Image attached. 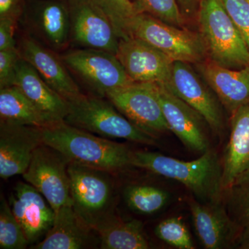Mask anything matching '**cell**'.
<instances>
[{"instance_id":"7c38bea8","label":"cell","mask_w":249,"mask_h":249,"mask_svg":"<svg viewBox=\"0 0 249 249\" xmlns=\"http://www.w3.org/2000/svg\"><path fill=\"white\" fill-rule=\"evenodd\" d=\"M155 85L170 131L190 151L203 155L209 150L211 147L207 132L209 125L203 116L164 85L157 83Z\"/></svg>"},{"instance_id":"d6986e66","label":"cell","mask_w":249,"mask_h":249,"mask_svg":"<svg viewBox=\"0 0 249 249\" xmlns=\"http://www.w3.org/2000/svg\"><path fill=\"white\" fill-rule=\"evenodd\" d=\"M18 49L21 58L29 62L46 83L65 100L68 101L82 93L61 58L52 49L30 36L21 39Z\"/></svg>"},{"instance_id":"484cf974","label":"cell","mask_w":249,"mask_h":249,"mask_svg":"<svg viewBox=\"0 0 249 249\" xmlns=\"http://www.w3.org/2000/svg\"><path fill=\"white\" fill-rule=\"evenodd\" d=\"M107 16L120 39L128 38V29L138 14L132 0H91Z\"/></svg>"},{"instance_id":"4fadbf2b","label":"cell","mask_w":249,"mask_h":249,"mask_svg":"<svg viewBox=\"0 0 249 249\" xmlns=\"http://www.w3.org/2000/svg\"><path fill=\"white\" fill-rule=\"evenodd\" d=\"M116 55L134 83L165 84L169 78L173 60L143 41L120 39Z\"/></svg>"},{"instance_id":"ac0fdd59","label":"cell","mask_w":249,"mask_h":249,"mask_svg":"<svg viewBox=\"0 0 249 249\" xmlns=\"http://www.w3.org/2000/svg\"><path fill=\"white\" fill-rule=\"evenodd\" d=\"M201 78L214 91L231 116L249 103V66L231 69L209 58L196 64Z\"/></svg>"},{"instance_id":"1f68e13d","label":"cell","mask_w":249,"mask_h":249,"mask_svg":"<svg viewBox=\"0 0 249 249\" xmlns=\"http://www.w3.org/2000/svg\"><path fill=\"white\" fill-rule=\"evenodd\" d=\"M20 59L18 48L0 51V89L14 85L18 64Z\"/></svg>"},{"instance_id":"d6a6232c","label":"cell","mask_w":249,"mask_h":249,"mask_svg":"<svg viewBox=\"0 0 249 249\" xmlns=\"http://www.w3.org/2000/svg\"><path fill=\"white\" fill-rule=\"evenodd\" d=\"M18 21L12 18H0V51L17 48L14 36Z\"/></svg>"},{"instance_id":"d590c367","label":"cell","mask_w":249,"mask_h":249,"mask_svg":"<svg viewBox=\"0 0 249 249\" xmlns=\"http://www.w3.org/2000/svg\"><path fill=\"white\" fill-rule=\"evenodd\" d=\"M236 248L249 249V225L242 228V232H241L237 245H236Z\"/></svg>"},{"instance_id":"9a60e30c","label":"cell","mask_w":249,"mask_h":249,"mask_svg":"<svg viewBox=\"0 0 249 249\" xmlns=\"http://www.w3.org/2000/svg\"><path fill=\"white\" fill-rule=\"evenodd\" d=\"M9 203L29 245L43 240L53 227L55 213L40 192L29 183L19 181L14 187Z\"/></svg>"},{"instance_id":"9c48e42d","label":"cell","mask_w":249,"mask_h":249,"mask_svg":"<svg viewBox=\"0 0 249 249\" xmlns=\"http://www.w3.org/2000/svg\"><path fill=\"white\" fill-rule=\"evenodd\" d=\"M161 85L200 114L212 132L222 137L225 130L222 103L191 64L174 62L168 81Z\"/></svg>"},{"instance_id":"52a82bcc","label":"cell","mask_w":249,"mask_h":249,"mask_svg":"<svg viewBox=\"0 0 249 249\" xmlns=\"http://www.w3.org/2000/svg\"><path fill=\"white\" fill-rule=\"evenodd\" d=\"M62 61L96 93L106 97L113 90L134 83L115 53L101 49L83 48L61 55Z\"/></svg>"},{"instance_id":"8d00e7d4","label":"cell","mask_w":249,"mask_h":249,"mask_svg":"<svg viewBox=\"0 0 249 249\" xmlns=\"http://www.w3.org/2000/svg\"><path fill=\"white\" fill-rule=\"evenodd\" d=\"M247 183H249V168L247 169V171L238 178V180L236 181L235 185L247 184ZM235 185H234V186H235Z\"/></svg>"},{"instance_id":"7402d4cb","label":"cell","mask_w":249,"mask_h":249,"mask_svg":"<svg viewBox=\"0 0 249 249\" xmlns=\"http://www.w3.org/2000/svg\"><path fill=\"white\" fill-rule=\"evenodd\" d=\"M93 229L78 215L73 205L62 206L55 213L53 227L34 249H83L92 247Z\"/></svg>"},{"instance_id":"5bb4252c","label":"cell","mask_w":249,"mask_h":249,"mask_svg":"<svg viewBox=\"0 0 249 249\" xmlns=\"http://www.w3.org/2000/svg\"><path fill=\"white\" fill-rule=\"evenodd\" d=\"M188 204L196 234L205 249L236 248L242 227L232 219L222 203L191 199Z\"/></svg>"},{"instance_id":"836d02e7","label":"cell","mask_w":249,"mask_h":249,"mask_svg":"<svg viewBox=\"0 0 249 249\" xmlns=\"http://www.w3.org/2000/svg\"><path fill=\"white\" fill-rule=\"evenodd\" d=\"M24 9V0H0V18H12L18 20Z\"/></svg>"},{"instance_id":"3957f363","label":"cell","mask_w":249,"mask_h":249,"mask_svg":"<svg viewBox=\"0 0 249 249\" xmlns=\"http://www.w3.org/2000/svg\"><path fill=\"white\" fill-rule=\"evenodd\" d=\"M196 22L208 58L221 66H249V48L221 0H201Z\"/></svg>"},{"instance_id":"ba28073f","label":"cell","mask_w":249,"mask_h":249,"mask_svg":"<svg viewBox=\"0 0 249 249\" xmlns=\"http://www.w3.org/2000/svg\"><path fill=\"white\" fill-rule=\"evenodd\" d=\"M69 163L60 152L42 143L34 150L29 167L22 175L24 179L47 199L55 213L62 206L73 205Z\"/></svg>"},{"instance_id":"2e32d148","label":"cell","mask_w":249,"mask_h":249,"mask_svg":"<svg viewBox=\"0 0 249 249\" xmlns=\"http://www.w3.org/2000/svg\"><path fill=\"white\" fill-rule=\"evenodd\" d=\"M42 142L41 127L0 122V177L23 175Z\"/></svg>"},{"instance_id":"e0dca14e","label":"cell","mask_w":249,"mask_h":249,"mask_svg":"<svg viewBox=\"0 0 249 249\" xmlns=\"http://www.w3.org/2000/svg\"><path fill=\"white\" fill-rule=\"evenodd\" d=\"M27 22L31 31L53 51L65 50L71 42L65 0H37L29 4Z\"/></svg>"},{"instance_id":"8992f818","label":"cell","mask_w":249,"mask_h":249,"mask_svg":"<svg viewBox=\"0 0 249 249\" xmlns=\"http://www.w3.org/2000/svg\"><path fill=\"white\" fill-rule=\"evenodd\" d=\"M70 193L78 215L93 230L114 216V188L110 174L69 163Z\"/></svg>"},{"instance_id":"4316f807","label":"cell","mask_w":249,"mask_h":249,"mask_svg":"<svg viewBox=\"0 0 249 249\" xmlns=\"http://www.w3.org/2000/svg\"><path fill=\"white\" fill-rule=\"evenodd\" d=\"M29 245L9 203L1 196L0 202V249H24Z\"/></svg>"},{"instance_id":"f1b7e54d","label":"cell","mask_w":249,"mask_h":249,"mask_svg":"<svg viewBox=\"0 0 249 249\" xmlns=\"http://www.w3.org/2000/svg\"><path fill=\"white\" fill-rule=\"evenodd\" d=\"M155 235L175 248L194 249L191 235L182 220L178 217H170L161 221L156 227Z\"/></svg>"},{"instance_id":"30bf717a","label":"cell","mask_w":249,"mask_h":249,"mask_svg":"<svg viewBox=\"0 0 249 249\" xmlns=\"http://www.w3.org/2000/svg\"><path fill=\"white\" fill-rule=\"evenodd\" d=\"M106 97L132 124L155 138L170 131L155 83H132L113 90Z\"/></svg>"},{"instance_id":"cb8c5ba5","label":"cell","mask_w":249,"mask_h":249,"mask_svg":"<svg viewBox=\"0 0 249 249\" xmlns=\"http://www.w3.org/2000/svg\"><path fill=\"white\" fill-rule=\"evenodd\" d=\"M101 249H147L150 248L143 224L137 219L124 222L112 216L96 229Z\"/></svg>"},{"instance_id":"f546056e","label":"cell","mask_w":249,"mask_h":249,"mask_svg":"<svg viewBox=\"0 0 249 249\" xmlns=\"http://www.w3.org/2000/svg\"><path fill=\"white\" fill-rule=\"evenodd\" d=\"M224 193L227 211L232 219L242 228L249 225V183L235 185Z\"/></svg>"},{"instance_id":"7a4b0ae2","label":"cell","mask_w":249,"mask_h":249,"mask_svg":"<svg viewBox=\"0 0 249 249\" xmlns=\"http://www.w3.org/2000/svg\"><path fill=\"white\" fill-rule=\"evenodd\" d=\"M131 165L182 183L204 203L222 201V163L213 149L197 160H180L150 151H135L131 155Z\"/></svg>"},{"instance_id":"603a6c76","label":"cell","mask_w":249,"mask_h":249,"mask_svg":"<svg viewBox=\"0 0 249 249\" xmlns=\"http://www.w3.org/2000/svg\"><path fill=\"white\" fill-rule=\"evenodd\" d=\"M0 122L37 127L54 124L15 85L0 89Z\"/></svg>"},{"instance_id":"74e56055","label":"cell","mask_w":249,"mask_h":249,"mask_svg":"<svg viewBox=\"0 0 249 249\" xmlns=\"http://www.w3.org/2000/svg\"><path fill=\"white\" fill-rule=\"evenodd\" d=\"M248 1H249V0H248Z\"/></svg>"},{"instance_id":"ffe728a7","label":"cell","mask_w":249,"mask_h":249,"mask_svg":"<svg viewBox=\"0 0 249 249\" xmlns=\"http://www.w3.org/2000/svg\"><path fill=\"white\" fill-rule=\"evenodd\" d=\"M224 192L249 168V103L231 116V134L222 160Z\"/></svg>"},{"instance_id":"83f0119b","label":"cell","mask_w":249,"mask_h":249,"mask_svg":"<svg viewBox=\"0 0 249 249\" xmlns=\"http://www.w3.org/2000/svg\"><path fill=\"white\" fill-rule=\"evenodd\" d=\"M139 14L150 15L162 22L179 28H186V21L177 0H134Z\"/></svg>"},{"instance_id":"277c9868","label":"cell","mask_w":249,"mask_h":249,"mask_svg":"<svg viewBox=\"0 0 249 249\" xmlns=\"http://www.w3.org/2000/svg\"><path fill=\"white\" fill-rule=\"evenodd\" d=\"M67 101L68 113L64 119L67 124L106 139H123L145 145L157 144L155 137L139 129L110 101L101 96L80 93Z\"/></svg>"},{"instance_id":"44dd1931","label":"cell","mask_w":249,"mask_h":249,"mask_svg":"<svg viewBox=\"0 0 249 249\" xmlns=\"http://www.w3.org/2000/svg\"><path fill=\"white\" fill-rule=\"evenodd\" d=\"M53 123L64 121L68 103L44 80L29 62H18L14 85Z\"/></svg>"},{"instance_id":"e575fe53","label":"cell","mask_w":249,"mask_h":249,"mask_svg":"<svg viewBox=\"0 0 249 249\" xmlns=\"http://www.w3.org/2000/svg\"><path fill=\"white\" fill-rule=\"evenodd\" d=\"M186 22H196L201 0H177Z\"/></svg>"},{"instance_id":"4dcf8cb0","label":"cell","mask_w":249,"mask_h":249,"mask_svg":"<svg viewBox=\"0 0 249 249\" xmlns=\"http://www.w3.org/2000/svg\"><path fill=\"white\" fill-rule=\"evenodd\" d=\"M221 1L249 48V1L248 0Z\"/></svg>"},{"instance_id":"5b68a950","label":"cell","mask_w":249,"mask_h":249,"mask_svg":"<svg viewBox=\"0 0 249 249\" xmlns=\"http://www.w3.org/2000/svg\"><path fill=\"white\" fill-rule=\"evenodd\" d=\"M128 37L146 42L171 60L197 64L208 58L207 50L199 32L162 22L146 14H139L130 23Z\"/></svg>"},{"instance_id":"6da1fadb","label":"cell","mask_w":249,"mask_h":249,"mask_svg":"<svg viewBox=\"0 0 249 249\" xmlns=\"http://www.w3.org/2000/svg\"><path fill=\"white\" fill-rule=\"evenodd\" d=\"M43 143L60 152L70 163L112 174L132 166V150L91 132L58 121L41 127Z\"/></svg>"},{"instance_id":"8fae6325","label":"cell","mask_w":249,"mask_h":249,"mask_svg":"<svg viewBox=\"0 0 249 249\" xmlns=\"http://www.w3.org/2000/svg\"><path fill=\"white\" fill-rule=\"evenodd\" d=\"M70 20L71 41L83 48L116 53L119 38L102 11L91 0H65Z\"/></svg>"},{"instance_id":"d4e9b609","label":"cell","mask_w":249,"mask_h":249,"mask_svg":"<svg viewBox=\"0 0 249 249\" xmlns=\"http://www.w3.org/2000/svg\"><path fill=\"white\" fill-rule=\"evenodd\" d=\"M124 202L137 214L149 215L160 212L168 204L170 196L166 191L152 185H129L124 191Z\"/></svg>"}]
</instances>
